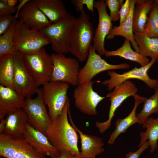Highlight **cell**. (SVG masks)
Listing matches in <instances>:
<instances>
[{
    "instance_id": "cell-33",
    "label": "cell",
    "mask_w": 158,
    "mask_h": 158,
    "mask_svg": "<svg viewBox=\"0 0 158 158\" xmlns=\"http://www.w3.org/2000/svg\"><path fill=\"white\" fill-rule=\"evenodd\" d=\"M71 2L74 6L76 11L81 13L84 11L83 5H85L89 11L94 14V0H72Z\"/></svg>"
},
{
    "instance_id": "cell-15",
    "label": "cell",
    "mask_w": 158,
    "mask_h": 158,
    "mask_svg": "<svg viewBox=\"0 0 158 158\" xmlns=\"http://www.w3.org/2000/svg\"><path fill=\"white\" fill-rule=\"evenodd\" d=\"M106 7L104 0L94 1V8L98 11L99 22L95 30L93 45L100 55H104L106 51L104 47L105 40L113 27L112 21L107 13Z\"/></svg>"
},
{
    "instance_id": "cell-24",
    "label": "cell",
    "mask_w": 158,
    "mask_h": 158,
    "mask_svg": "<svg viewBox=\"0 0 158 158\" xmlns=\"http://www.w3.org/2000/svg\"><path fill=\"white\" fill-rule=\"evenodd\" d=\"M155 2L153 0H136L133 13V31L134 33H143L149 13Z\"/></svg>"
},
{
    "instance_id": "cell-13",
    "label": "cell",
    "mask_w": 158,
    "mask_h": 158,
    "mask_svg": "<svg viewBox=\"0 0 158 158\" xmlns=\"http://www.w3.org/2000/svg\"><path fill=\"white\" fill-rule=\"evenodd\" d=\"M113 90L106 96V97L109 98L111 102L108 119L104 122L97 121L95 123L96 126L101 133H104L110 127L116 109L127 98L136 94L138 91L135 85L129 80L117 85Z\"/></svg>"
},
{
    "instance_id": "cell-19",
    "label": "cell",
    "mask_w": 158,
    "mask_h": 158,
    "mask_svg": "<svg viewBox=\"0 0 158 158\" xmlns=\"http://www.w3.org/2000/svg\"><path fill=\"white\" fill-rule=\"evenodd\" d=\"M68 109V113L72 126L79 134L80 139L81 147L80 155L85 158H96V157L104 151L103 147L104 144L102 139L96 136L85 134L78 129L72 119Z\"/></svg>"
},
{
    "instance_id": "cell-40",
    "label": "cell",
    "mask_w": 158,
    "mask_h": 158,
    "mask_svg": "<svg viewBox=\"0 0 158 158\" xmlns=\"http://www.w3.org/2000/svg\"><path fill=\"white\" fill-rule=\"evenodd\" d=\"M7 4L9 6L14 7L16 5L18 2L17 0H6Z\"/></svg>"
},
{
    "instance_id": "cell-38",
    "label": "cell",
    "mask_w": 158,
    "mask_h": 158,
    "mask_svg": "<svg viewBox=\"0 0 158 158\" xmlns=\"http://www.w3.org/2000/svg\"><path fill=\"white\" fill-rule=\"evenodd\" d=\"M51 158H85L82 157L80 154L74 155L68 152L64 151L59 152V154Z\"/></svg>"
},
{
    "instance_id": "cell-4",
    "label": "cell",
    "mask_w": 158,
    "mask_h": 158,
    "mask_svg": "<svg viewBox=\"0 0 158 158\" xmlns=\"http://www.w3.org/2000/svg\"><path fill=\"white\" fill-rule=\"evenodd\" d=\"M13 42L14 48L24 54L36 53L50 44L48 39L41 32L30 29L19 20L14 32Z\"/></svg>"
},
{
    "instance_id": "cell-8",
    "label": "cell",
    "mask_w": 158,
    "mask_h": 158,
    "mask_svg": "<svg viewBox=\"0 0 158 158\" xmlns=\"http://www.w3.org/2000/svg\"><path fill=\"white\" fill-rule=\"evenodd\" d=\"M51 55L53 62L51 81H60L77 86L80 70L78 60L67 57L63 54H52Z\"/></svg>"
},
{
    "instance_id": "cell-9",
    "label": "cell",
    "mask_w": 158,
    "mask_h": 158,
    "mask_svg": "<svg viewBox=\"0 0 158 158\" xmlns=\"http://www.w3.org/2000/svg\"><path fill=\"white\" fill-rule=\"evenodd\" d=\"M14 73V89L25 98L37 94L40 89L27 70L24 61V54L18 51L13 55Z\"/></svg>"
},
{
    "instance_id": "cell-32",
    "label": "cell",
    "mask_w": 158,
    "mask_h": 158,
    "mask_svg": "<svg viewBox=\"0 0 158 158\" xmlns=\"http://www.w3.org/2000/svg\"><path fill=\"white\" fill-rule=\"evenodd\" d=\"M123 0H105L106 6L110 11L109 15L112 22L116 21L120 19L119 11L123 4Z\"/></svg>"
},
{
    "instance_id": "cell-41",
    "label": "cell",
    "mask_w": 158,
    "mask_h": 158,
    "mask_svg": "<svg viewBox=\"0 0 158 158\" xmlns=\"http://www.w3.org/2000/svg\"><path fill=\"white\" fill-rule=\"evenodd\" d=\"M0 123V134L3 133L5 125V120L4 118L1 120Z\"/></svg>"
},
{
    "instance_id": "cell-5",
    "label": "cell",
    "mask_w": 158,
    "mask_h": 158,
    "mask_svg": "<svg viewBox=\"0 0 158 158\" xmlns=\"http://www.w3.org/2000/svg\"><path fill=\"white\" fill-rule=\"evenodd\" d=\"M24 61L27 70L37 85H43L51 81L53 62L51 55L44 47L33 54H24Z\"/></svg>"
},
{
    "instance_id": "cell-22",
    "label": "cell",
    "mask_w": 158,
    "mask_h": 158,
    "mask_svg": "<svg viewBox=\"0 0 158 158\" xmlns=\"http://www.w3.org/2000/svg\"><path fill=\"white\" fill-rule=\"evenodd\" d=\"M39 9L52 23L61 21L68 12L61 0H34Z\"/></svg>"
},
{
    "instance_id": "cell-6",
    "label": "cell",
    "mask_w": 158,
    "mask_h": 158,
    "mask_svg": "<svg viewBox=\"0 0 158 158\" xmlns=\"http://www.w3.org/2000/svg\"><path fill=\"white\" fill-rule=\"evenodd\" d=\"M69 87L66 83L51 81L41 89L43 100L48 108L51 121L61 113L68 99L67 92Z\"/></svg>"
},
{
    "instance_id": "cell-43",
    "label": "cell",
    "mask_w": 158,
    "mask_h": 158,
    "mask_svg": "<svg viewBox=\"0 0 158 158\" xmlns=\"http://www.w3.org/2000/svg\"><path fill=\"white\" fill-rule=\"evenodd\" d=\"M157 61L158 62V59L157 60Z\"/></svg>"
},
{
    "instance_id": "cell-26",
    "label": "cell",
    "mask_w": 158,
    "mask_h": 158,
    "mask_svg": "<svg viewBox=\"0 0 158 158\" xmlns=\"http://www.w3.org/2000/svg\"><path fill=\"white\" fill-rule=\"evenodd\" d=\"M135 40L140 53L144 56L152 59H158V38H152L145 32L134 33Z\"/></svg>"
},
{
    "instance_id": "cell-21",
    "label": "cell",
    "mask_w": 158,
    "mask_h": 158,
    "mask_svg": "<svg viewBox=\"0 0 158 158\" xmlns=\"http://www.w3.org/2000/svg\"><path fill=\"white\" fill-rule=\"evenodd\" d=\"M136 2V0H131L130 11L125 20L119 26L113 27L106 39L111 40L116 36H122L130 41L135 51L140 53L133 31V13Z\"/></svg>"
},
{
    "instance_id": "cell-42",
    "label": "cell",
    "mask_w": 158,
    "mask_h": 158,
    "mask_svg": "<svg viewBox=\"0 0 158 158\" xmlns=\"http://www.w3.org/2000/svg\"><path fill=\"white\" fill-rule=\"evenodd\" d=\"M155 1L156 3L157 4L158 6V0H155Z\"/></svg>"
},
{
    "instance_id": "cell-7",
    "label": "cell",
    "mask_w": 158,
    "mask_h": 158,
    "mask_svg": "<svg viewBox=\"0 0 158 158\" xmlns=\"http://www.w3.org/2000/svg\"><path fill=\"white\" fill-rule=\"evenodd\" d=\"M0 156L5 158H46L23 138L0 134Z\"/></svg>"
},
{
    "instance_id": "cell-12",
    "label": "cell",
    "mask_w": 158,
    "mask_h": 158,
    "mask_svg": "<svg viewBox=\"0 0 158 158\" xmlns=\"http://www.w3.org/2000/svg\"><path fill=\"white\" fill-rule=\"evenodd\" d=\"M157 60V59H152L147 65L140 68L135 67L132 70L122 74L117 73L113 71H109L107 73L110 78L102 82V84L106 86L108 91H111L117 85L129 79H135L143 81L149 88L154 89L158 85V80L150 78L147 72Z\"/></svg>"
},
{
    "instance_id": "cell-16",
    "label": "cell",
    "mask_w": 158,
    "mask_h": 158,
    "mask_svg": "<svg viewBox=\"0 0 158 158\" xmlns=\"http://www.w3.org/2000/svg\"><path fill=\"white\" fill-rule=\"evenodd\" d=\"M18 18L31 29L40 31L52 24L34 0H29L20 11Z\"/></svg>"
},
{
    "instance_id": "cell-18",
    "label": "cell",
    "mask_w": 158,
    "mask_h": 158,
    "mask_svg": "<svg viewBox=\"0 0 158 158\" xmlns=\"http://www.w3.org/2000/svg\"><path fill=\"white\" fill-rule=\"evenodd\" d=\"M4 118L5 125L2 133L15 137L23 138L26 130V124L29 123V118L23 109L20 108L13 111Z\"/></svg>"
},
{
    "instance_id": "cell-17",
    "label": "cell",
    "mask_w": 158,
    "mask_h": 158,
    "mask_svg": "<svg viewBox=\"0 0 158 158\" xmlns=\"http://www.w3.org/2000/svg\"><path fill=\"white\" fill-rule=\"evenodd\" d=\"M26 130L23 138L36 151L51 157L58 155L59 152L50 142L47 137L35 129L29 123L26 124Z\"/></svg>"
},
{
    "instance_id": "cell-29",
    "label": "cell",
    "mask_w": 158,
    "mask_h": 158,
    "mask_svg": "<svg viewBox=\"0 0 158 158\" xmlns=\"http://www.w3.org/2000/svg\"><path fill=\"white\" fill-rule=\"evenodd\" d=\"M154 93L144 102L142 108L137 116L139 120L138 123L142 125L153 113L158 114V85L154 88Z\"/></svg>"
},
{
    "instance_id": "cell-31",
    "label": "cell",
    "mask_w": 158,
    "mask_h": 158,
    "mask_svg": "<svg viewBox=\"0 0 158 158\" xmlns=\"http://www.w3.org/2000/svg\"><path fill=\"white\" fill-rule=\"evenodd\" d=\"M144 32L150 37L158 38V6L155 1L149 13Z\"/></svg>"
},
{
    "instance_id": "cell-10",
    "label": "cell",
    "mask_w": 158,
    "mask_h": 158,
    "mask_svg": "<svg viewBox=\"0 0 158 158\" xmlns=\"http://www.w3.org/2000/svg\"><path fill=\"white\" fill-rule=\"evenodd\" d=\"M37 95L34 99L26 98L23 109L28 116L29 124L46 136L51 120L43 100L41 89Z\"/></svg>"
},
{
    "instance_id": "cell-14",
    "label": "cell",
    "mask_w": 158,
    "mask_h": 158,
    "mask_svg": "<svg viewBox=\"0 0 158 158\" xmlns=\"http://www.w3.org/2000/svg\"><path fill=\"white\" fill-rule=\"evenodd\" d=\"M95 82L91 81L79 84L74 90L73 97L77 108L82 113L95 116L97 114L96 107L106 97H102L95 91L92 85Z\"/></svg>"
},
{
    "instance_id": "cell-39",
    "label": "cell",
    "mask_w": 158,
    "mask_h": 158,
    "mask_svg": "<svg viewBox=\"0 0 158 158\" xmlns=\"http://www.w3.org/2000/svg\"><path fill=\"white\" fill-rule=\"evenodd\" d=\"M29 0H22L20 1V3L16 7L17 12L14 15L16 19L17 20L18 18V14L20 11L23 6L27 3Z\"/></svg>"
},
{
    "instance_id": "cell-36",
    "label": "cell",
    "mask_w": 158,
    "mask_h": 158,
    "mask_svg": "<svg viewBox=\"0 0 158 158\" xmlns=\"http://www.w3.org/2000/svg\"><path fill=\"white\" fill-rule=\"evenodd\" d=\"M131 0H126L121 7L120 11L119 25L126 20L130 11Z\"/></svg>"
},
{
    "instance_id": "cell-28",
    "label": "cell",
    "mask_w": 158,
    "mask_h": 158,
    "mask_svg": "<svg viewBox=\"0 0 158 158\" xmlns=\"http://www.w3.org/2000/svg\"><path fill=\"white\" fill-rule=\"evenodd\" d=\"M14 71L13 56L6 54L0 56V85L14 89Z\"/></svg>"
},
{
    "instance_id": "cell-27",
    "label": "cell",
    "mask_w": 158,
    "mask_h": 158,
    "mask_svg": "<svg viewBox=\"0 0 158 158\" xmlns=\"http://www.w3.org/2000/svg\"><path fill=\"white\" fill-rule=\"evenodd\" d=\"M143 127L146 128L145 132L140 133V141L138 147H140L145 142H149L150 150L152 153L157 148L158 140V117L156 118L149 117L143 123Z\"/></svg>"
},
{
    "instance_id": "cell-44",
    "label": "cell",
    "mask_w": 158,
    "mask_h": 158,
    "mask_svg": "<svg viewBox=\"0 0 158 158\" xmlns=\"http://www.w3.org/2000/svg\"><path fill=\"white\" fill-rule=\"evenodd\" d=\"M0 158H2V157H0Z\"/></svg>"
},
{
    "instance_id": "cell-11",
    "label": "cell",
    "mask_w": 158,
    "mask_h": 158,
    "mask_svg": "<svg viewBox=\"0 0 158 158\" xmlns=\"http://www.w3.org/2000/svg\"><path fill=\"white\" fill-rule=\"evenodd\" d=\"M93 45L90 47L86 63L80 69L78 77V84L87 83L98 73L106 71L116 69H128L130 65L125 63L111 64L102 59L100 55L96 52Z\"/></svg>"
},
{
    "instance_id": "cell-25",
    "label": "cell",
    "mask_w": 158,
    "mask_h": 158,
    "mask_svg": "<svg viewBox=\"0 0 158 158\" xmlns=\"http://www.w3.org/2000/svg\"><path fill=\"white\" fill-rule=\"evenodd\" d=\"M106 57L111 56H118L125 59L133 61L138 63L141 67L144 66L150 62L147 57L140 53L135 51L132 49L130 41L125 39L123 44L116 50L105 51Z\"/></svg>"
},
{
    "instance_id": "cell-34",
    "label": "cell",
    "mask_w": 158,
    "mask_h": 158,
    "mask_svg": "<svg viewBox=\"0 0 158 158\" xmlns=\"http://www.w3.org/2000/svg\"><path fill=\"white\" fill-rule=\"evenodd\" d=\"M15 19V16L12 15L0 16V36L8 30Z\"/></svg>"
},
{
    "instance_id": "cell-1",
    "label": "cell",
    "mask_w": 158,
    "mask_h": 158,
    "mask_svg": "<svg viewBox=\"0 0 158 158\" xmlns=\"http://www.w3.org/2000/svg\"><path fill=\"white\" fill-rule=\"evenodd\" d=\"M69 108L68 98L61 113L51 121L47 131L46 136L51 145L59 152L66 151L78 155L80 152L78 146V133L70 124L68 118Z\"/></svg>"
},
{
    "instance_id": "cell-20",
    "label": "cell",
    "mask_w": 158,
    "mask_h": 158,
    "mask_svg": "<svg viewBox=\"0 0 158 158\" xmlns=\"http://www.w3.org/2000/svg\"><path fill=\"white\" fill-rule=\"evenodd\" d=\"M25 97L15 90L0 85V119L10 112L23 108Z\"/></svg>"
},
{
    "instance_id": "cell-35",
    "label": "cell",
    "mask_w": 158,
    "mask_h": 158,
    "mask_svg": "<svg viewBox=\"0 0 158 158\" xmlns=\"http://www.w3.org/2000/svg\"><path fill=\"white\" fill-rule=\"evenodd\" d=\"M16 12V7H12L8 5L6 0H0V16L11 15Z\"/></svg>"
},
{
    "instance_id": "cell-23",
    "label": "cell",
    "mask_w": 158,
    "mask_h": 158,
    "mask_svg": "<svg viewBox=\"0 0 158 158\" xmlns=\"http://www.w3.org/2000/svg\"><path fill=\"white\" fill-rule=\"evenodd\" d=\"M135 100L134 107L129 114L125 118H118L115 123L116 128L111 134L108 143L113 144L117 137L121 134L125 133L127 129L131 126L138 123L139 120L136 113L137 108L141 103L144 102L147 98L135 94L133 96Z\"/></svg>"
},
{
    "instance_id": "cell-37",
    "label": "cell",
    "mask_w": 158,
    "mask_h": 158,
    "mask_svg": "<svg viewBox=\"0 0 158 158\" xmlns=\"http://www.w3.org/2000/svg\"><path fill=\"white\" fill-rule=\"evenodd\" d=\"M150 146L149 142L147 141L145 142L136 151H130L126 155V158H139L142 152Z\"/></svg>"
},
{
    "instance_id": "cell-30",
    "label": "cell",
    "mask_w": 158,
    "mask_h": 158,
    "mask_svg": "<svg viewBox=\"0 0 158 158\" xmlns=\"http://www.w3.org/2000/svg\"><path fill=\"white\" fill-rule=\"evenodd\" d=\"M18 21L15 19L8 30L0 36V56L6 54L13 56L18 51L14 48L13 42V35Z\"/></svg>"
},
{
    "instance_id": "cell-3",
    "label": "cell",
    "mask_w": 158,
    "mask_h": 158,
    "mask_svg": "<svg viewBox=\"0 0 158 158\" xmlns=\"http://www.w3.org/2000/svg\"><path fill=\"white\" fill-rule=\"evenodd\" d=\"M77 19L68 13L60 22L52 23L40 31L48 39L52 50L56 53L65 54L70 52L71 34Z\"/></svg>"
},
{
    "instance_id": "cell-2",
    "label": "cell",
    "mask_w": 158,
    "mask_h": 158,
    "mask_svg": "<svg viewBox=\"0 0 158 158\" xmlns=\"http://www.w3.org/2000/svg\"><path fill=\"white\" fill-rule=\"evenodd\" d=\"M90 16L84 11L77 18L71 32L70 52L83 62L87 59L95 35Z\"/></svg>"
}]
</instances>
